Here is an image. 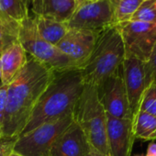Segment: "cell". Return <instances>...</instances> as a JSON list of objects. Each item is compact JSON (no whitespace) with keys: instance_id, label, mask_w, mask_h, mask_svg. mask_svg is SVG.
Segmentation results:
<instances>
[{"instance_id":"6da1fadb","label":"cell","mask_w":156,"mask_h":156,"mask_svg":"<svg viewBox=\"0 0 156 156\" xmlns=\"http://www.w3.org/2000/svg\"><path fill=\"white\" fill-rule=\"evenodd\" d=\"M55 72L30 57L9 84L3 122V138L15 139L22 132L39 99L55 76Z\"/></svg>"},{"instance_id":"7a4b0ae2","label":"cell","mask_w":156,"mask_h":156,"mask_svg":"<svg viewBox=\"0 0 156 156\" xmlns=\"http://www.w3.org/2000/svg\"><path fill=\"white\" fill-rule=\"evenodd\" d=\"M84 86L85 82L81 70L56 73L20 135L26 134L46 122L73 113L83 92Z\"/></svg>"},{"instance_id":"3957f363","label":"cell","mask_w":156,"mask_h":156,"mask_svg":"<svg viewBox=\"0 0 156 156\" xmlns=\"http://www.w3.org/2000/svg\"><path fill=\"white\" fill-rule=\"evenodd\" d=\"M126 52L118 27L112 26L98 35L95 48L81 69L85 84L100 87L121 67Z\"/></svg>"},{"instance_id":"277c9868","label":"cell","mask_w":156,"mask_h":156,"mask_svg":"<svg viewBox=\"0 0 156 156\" xmlns=\"http://www.w3.org/2000/svg\"><path fill=\"white\" fill-rule=\"evenodd\" d=\"M90 147V156H110L107 137V113L99 100L97 87L85 84L73 111Z\"/></svg>"},{"instance_id":"5b68a950","label":"cell","mask_w":156,"mask_h":156,"mask_svg":"<svg viewBox=\"0 0 156 156\" xmlns=\"http://www.w3.org/2000/svg\"><path fill=\"white\" fill-rule=\"evenodd\" d=\"M18 41L27 54L52 69L55 73L78 70L74 63L55 45L49 43L40 36L34 17L31 14L20 23Z\"/></svg>"},{"instance_id":"8992f818","label":"cell","mask_w":156,"mask_h":156,"mask_svg":"<svg viewBox=\"0 0 156 156\" xmlns=\"http://www.w3.org/2000/svg\"><path fill=\"white\" fill-rule=\"evenodd\" d=\"M73 120V113L46 122L31 131L16 138L13 151L24 156H48L55 140Z\"/></svg>"},{"instance_id":"52a82bcc","label":"cell","mask_w":156,"mask_h":156,"mask_svg":"<svg viewBox=\"0 0 156 156\" xmlns=\"http://www.w3.org/2000/svg\"><path fill=\"white\" fill-rule=\"evenodd\" d=\"M69 30H83L101 32L115 26L110 0H85L79 3L66 21Z\"/></svg>"},{"instance_id":"ba28073f","label":"cell","mask_w":156,"mask_h":156,"mask_svg":"<svg viewBox=\"0 0 156 156\" xmlns=\"http://www.w3.org/2000/svg\"><path fill=\"white\" fill-rule=\"evenodd\" d=\"M116 26L121 35L126 55L146 62L156 44V25L129 20Z\"/></svg>"},{"instance_id":"9c48e42d","label":"cell","mask_w":156,"mask_h":156,"mask_svg":"<svg viewBox=\"0 0 156 156\" xmlns=\"http://www.w3.org/2000/svg\"><path fill=\"white\" fill-rule=\"evenodd\" d=\"M97 88L99 100L108 115L117 119H132L121 67Z\"/></svg>"},{"instance_id":"30bf717a","label":"cell","mask_w":156,"mask_h":156,"mask_svg":"<svg viewBox=\"0 0 156 156\" xmlns=\"http://www.w3.org/2000/svg\"><path fill=\"white\" fill-rule=\"evenodd\" d=\"M100 32L83 30H69L56 47L81 70L88 61Z\"/></svg>"},{"instance_id":"8fae6325","label":"cell","mask_w":156,"mask_h":156,"mask_svg":"<svg viewBox=\"0 0 156 156\" xmlns=\"http://www.w3.org/2000/svg\"><path fill=\"white\" fill-rule=\"evenodd\" d=\"M122 78L126 88L132 117L138 111L140 100L147 89L144 62L134 56L126 55L121 65Z\"/></svg>"},{"instance_id":"7c38bea8","label":"cell","mask_w":156,"mask_h":156,"mask_svg":"<svg viewBox=\"0 0 156 156\" xmlns=\"http://www.w3.org/2000/svg\"><path fill=\"white\" fill-rule=\"evenodd\" d=\"M107 137L110 156H130L135 140L132 119H117L107 114Z\"/></svg>"},{"instance_id":"4fadbf2b","label":"cell","mask_w":156,"mask_h":156,"mask_svg":"<svg viewBox=\"0 0 156 156\" xmlns=\"http://www.w3.org/2000/svg\"><path fill=\"white\" fill-rule=\"evenodd\" d=\"M87 140L74 120L62 132L51 147L48 156H90Z\"/></svg>"},{"instance_id":"5bb4252c","label":"cell","mask_w":156,"mask_h":156,"mask_svg":"<svg viewBox=\"0 0 156 156\" xmlns=\"http://www.w3.org/2000/svg\"><path fill=\"white\" fill-rule=\"evenodd\" d=\"M30 14L66 22L77 6L78 0H28Z\"/></svg>"},{"instance_id":"9a60e30c","label":"cell","mask_w":156,"mask_h":156,"mask_svg":"<svg viewBox=\"0 0 156 156\" xmlns=\"http://www.w3.org/2000/svg\"><path fill=\"white\" fill-rule=\"evenodd\" d=\"M27 52L17 41L6 49L0 54V65H1V80L2 85H9L13 78L20 73L28 61Z\"/></svg>"},{"instance_id":"2e32d148","label":"cell","mask_w":156,"mask_h":156,"mask_svg":"<svg viewBox=\"0 0 156 156\" xmlns=\"http://www.w3.org/2000/svg\"><path fill=\"white\" fill-rule=\"evenodd\" d=\"M33 17L40 36L52 45L56 46L69 30L66 22H61L44 17Z\"/></svg>"},{"instance_id":"e0dca14e","label":"cell","mask_w":156,"mask_h":156,"mask_svg":"<svg viewBox=\"0 0 156 156\" xmlns=\"http://www.w3.org/2000/svg\"><path fill=\"white\" fill-rule=\"evenodd\" d=\"M132 131L135 140H155L156 117L142 111H137L132 117Z\"/></svg>"},{"instance_id":"ac0fdd59","label":"cell","mask_w":156,"mask_h":156,"mask_svg":"<svg viewBox=\"0 0 156 156\" xmlns=\"http://www.w3.org/2000/svg\"><path fill=\"white\" fill-rule=\"evenodd\" d=\"M0 11L18 23L30 15V8L24 0H0Z\"/></svg>"},{"instance_id":"d6986e66","label":"cell","mask_w":156,"mask_h":156,"mask_svg":"<svg viewBox=\"0 0 156 156\" xmlns=\"http://www.w3.org/2000/svg\"><path fill=\"white\" fill-rule=\"evenodd\" d=\"M115 24L129 21L131 20L132 16L139 9L142 0H110Z\"/></svg>"},{"instance_id":"ffe728a7","label":"cell","mask_w":156,"mask_h":156,"mask_svg":"<svg viewBox=\"0 0 156 156\" xmlns=\"http://www.w3.org/2000/svg\"><path fill=\"white\" fill-rule=\"evenodd\" d=\"M20 23L13 20L0 22V54L13 43L19 41Z\"/></svg>"},{"instance_id":"44dd1931","label":"cell","mask_w":156,"mask_h":156,"mask_svg":"<svg viewBox=\"0 0 156 156\" xmlns=\"http://www.w3.org/2000/svg\"><path fill=\"white\" fill-rule=\"evenodd\" d=\"M130 20L146 22L156 25V0L143 1Z\"/></svg>"},{"instance_id":"7402d4cb","label":"cell","mask_w":156,"mask_h":156,"mask_svg":"<svg viewBox=\"0 0 156 156\" xmlns=\"http://www.w3.org/2000/svg\"><path fill=\"white\" fill-rule=\"evenodd\" d=\"M138 111L156 117V84H151L147 87L140 100Z\"/></svg>"},{"instance_id":"603a6c76","label":"cell","mask_w":156,"mask_h":156,"mask_svg":"<svg viewBox=\"0 0 156 156\" xmlns=\"http://www.w3.org/2000/svg\"><path fill=\"white\" fill-rule=\"evenodd\" d=\"M146 71V81L149 87L151 84H156V44L150 55L149 60L144 62Z\"/></svg>"},{"instance_id":"cb8c5ba5","label":"cell","mask_w":156,"mask_h":156,"mask_svg":"<svg viewBox=\"0 0 156 156\" xmlns=\"http://www.w3.org/2000/svg\"><path fill=\"white\" fill-rule=\"evenodd\" d=\"M8 89H9V85L0 84V123H1L2 126V131H3L5 110H6L7 100H8Z\"/></svg>"},{"instance_id":"d4e9b609","label":"cell","mask_w":156,"mask_h":156,"mask_svg":"<svg viewBox=\"0 0 156 156\" xmlns=\"http://www.w3.org/2000/svg\"><path fill=\"white\" fill-rule=\"evenodd\" d=\"M15 139H3L0 142V156H8L12 151L15 142Z\"/></svg>"},{"instance_id":"484cf974","label":"cell","mask_w":156,"mask_h":156,"mask_svg":"<svg viewBox=\"0 0 156 156\" xmlns=\"http://www.w3.org/2000/svg\"><path fill=\"white\" fill-rule=\"evenodd\" d=\"M146 156H156V143L151 141L148 145Z\"/></svg>"},{"instance_id":"4316f807","label":"cell","mask_w":156,"mask_h":156,"mask_svg":"<svg viewBox=\"0 0 156 156\" xmlns=\"http://www.w3.org/2000/svg\"><path fill=\"white\" fill-rule=\"evenodd\" d=\"M8 20H9V18H7L1 11H0V22H2V21H8Z\"/></svg>"},{"instance_id":"83f0119b","label":"cell","mask_w":156,"mask_h":156,"mask_svg":"<svg viewBox=\"0 0 156 156\" xmlns=\"http://www.w3.org/2000/svg\"><path fill=\"white\" fill-rule=\"evenodd\" d=\"M8 156H24V155H21V154H20V153H18V152H15V151H11Z\"/></svg>"},{"instance_id":"f1b7e54d","label":"cell","mask_w":156,"mask_h":156,"mask_svg":"<svg viewBox=\"0 0 156 156\" xmlns=\"http://www.w3.org/2000/svg\"><path fill=\"white\" fill-rule=\"evenodd\" d=\"M0 137L3 138V131H2V126H1V123H0Z\"/></svg>"},{"instance_id":"f546056e","label":"cell","mask_w":156,"mask_h":156,"mask_svg":"<svg viewBox=\"0 0 156 156\" xmlns=\"http://www.w3.org/2000/svg\"><path fill=\"white\" fill-rule=\"evenodd\" d=\"M0 77H1V65H0Z\"/></svg>"},{"instance_id":"4dcf8cb0","label":"cell","mask_w":156,"mask_h":156,"mask_svg":"<svg viewBox=\"0 0 156 156\" xmlns=\"http://www.w3.org/2000/svg\"><path fill=\"white\" fill-rule=\"evenodd\" d=\"M78 1H79V2L81 3V2H83V1H85V0H78Z\"/></svg>"},{"instance_id":"1f68e13d","label":"cell","mask_w":156,"mask_h":156,"mask_svg":"<svg viewBox=\"0 0 156 156\" xmlns=\"http://www.w3.org/2000/svg\"><path fill=\"white\" fill-rule=\"evenodd\" d=\"M24 1H25V2H26V3L28 4V6H29V3H28V0H24Z\"/></svg>"},{"instance_id":"d6a6232c","label":"cell","mask_w":156,"mask_h":156,"mask_svg":"<svg viewBox=\"0 0 156 156\" xmlns=\"http://www.w3.org/2000/svg\"><path fill=\"white\" fill-rule=\"evenodd\" d=\"M136 156H141V155H136Z\"/></svg>"},{"instance_id":"836d02e7","label":"cell","mask_w":156,"mask_h":156,"mask_svg":"<svg viewBox=\"0 0 156 156\" xmlns=\"http://www.w3.org/2000/svg\"><path fill=\"white\" fill-rule=\"evenodd\" d=\"M142 1H146V0H142Z\"/></svg>"}]
</instances>
